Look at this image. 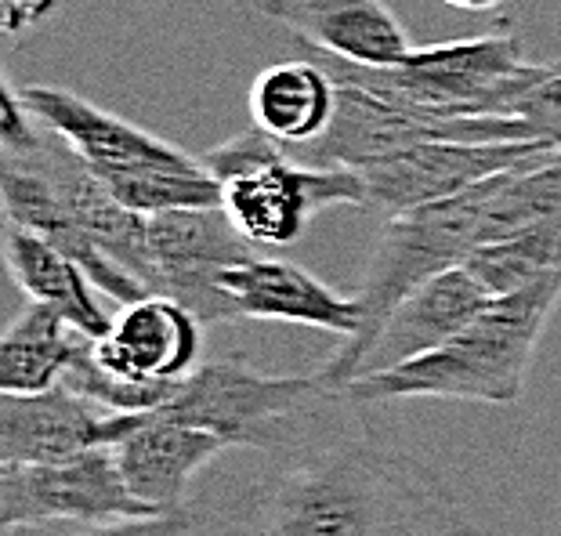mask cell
Wrapping results in <instances>:
<instances>
[{
	"label": "cell",
	"instance_id": "obj_1",
	"mask_svg": "<svg viewBox=\"0 0 561 536\" xmlns=\"http://www.w3.org/2000/svg\"><path fill=\"white\" fill-rule=\"evenodd\" d=\"M218 536H479L421 464L366 438L308 446Z\"/></svg>",
	"mask_w": 561,
	"mask_h": 536
},
{
	"label": "cell",
	"instance_id": "obj_2",
	"mask_svg": "<svg viewBox=\"0 0 561 536\" xmlns=\"http://www.w3.org/2000/svg\"><path fill=\"white\" fill-rule=\"evenodd\" d=\"M558 301L561 276L493 297L485 312L442 349L388 374L359 377L344 391V399L359 407L391 399H463L485 407H515L525 396L536 344Z\"/></svg>",
	"mask_w": 561,
	"mask_h": 536
},
{
	"label": "cell",
	"instance_id": "obj_3",
	"mask_svg": "<svg viewBox=\"0 0 561 536\" xmlns=\"http://www.w3.org/2000/svg\"><path fill=\"white\" fill-rule=\"evenodd\" d=\"M19 94L33 121L69 141L124 207L146 218L167 210L221 207V182L203 157L171 146L69 88L26 83Z\"/></svg>",
	"mask_w": 561,
	"mask_h": 536
},
{
	"label": "cell",
	"instance_id": "obj_4",
	"mask_svg": "<svg viewBox=\"0 0 561 536\" xmlns=\"http://www.w3.org/2000/svg\"><path fill=\"white\" fill-rule=\"evenodd\" d=\"M507 174V171H504ZM500 178V174H496ZM468 189L460 196L438 199V204L413 207L385 221L374 254L366 261V276L355 290V301L363 308V327L352 341H341V349L330 355L327 366H319V380L333 396H344L359 374V363L385 327V319L427 280L442 276L449 269L468 265V258L485 247V214L493 182Z\"/></svg>",
	"mask_w": 561,
	"mask_h": 536
},
{
	"label": "cell",
	"instance_id": "obj_5",
	"mask_svg": "<svg viewBox=\"0 0 561 536\" xmlns=\"http://www.w3.org/2000/svg\"><path fill=\"white\" fill-rule=\"evenodd\" d=\"M203 163L221 182L225 214L254 250L297 243L316 210H366V182L359 171L297 160L283 141L257 127L218 141L203 152Z\"/></svg>",
	"mask_w": 561,
	"mask_h": 536
},
{
	"label": "cell",
	"instance_id": "obj_6",
	"mask_svg": "<svg viewBox=\"0 0 561 536\" xmlns=\"http://www.w3.org/2000/svg\"><path fill=\"white\" fill-rule=\"evenodd\" d=\"M337 83H355L391 105L432 116H489L500 88L525 66L518 33L489 30L432 47H413L396 66H359L333 58L319 47L297 44Z\"/></svg>",
	"mask_w": 561,
	"mask_h": 536
},
{
	"label": "cell",
	"instance_id": "obj_7",
	"mask_svg": "<svg viewBox=\"0 0 561 536\" xmlns=\"http://www.w3.org/2000/svg\"><path fill=\"white\" fill-rule=\"evenodd\" d=\"M330 396L319 374L272 377L257 374L243 355H232L203 363L157 410L218 435L229 449H290L312 424L319 402Z\"/></svg>",
	"mask_w": 561,
	"mask_h": 536
},
{
	"label": "cell",
	"instance_id": "obj_8",
	"mask_svg": "<svg viewBox=\"0 0 561 536\" xmlns=\"http://www.w3.org/2000/svg\"><path fill=\"white\" fill-rule=\"evenodd\" d=\"M157 515L130 493L116 449L51 464H0V529L4 536L37 526H94V522Z\"/></svg>",
	"mask_w": 561,
	"mask_h": 536
},
{
	"label": "cell",
	"instance_id": "obj_9",
	"mask_svg": "<svg viewBox=\"0 0 561 536\" xmlns=\"http://www.w3.org/2000/svg\"><path fill=\"white\" fill-rule=\"evenodd\" d=\"M152 250V294L174 297L203 327L229 323L232 305L221 290V272L254 258L257 250L243 240L225 207L167 210L149 218Z\"/></svg>",
	"mask_w": 561,
	"mask_h": 536
},
{
	"label": "cell",
	"instance_id": "obj_10",
	"mask_svg": "<svg viewBox=\"0 0 561 536\" xmlns=\"http://www.w3.org/2000/svg\"><path fill=\"white\" fill-rule=\"evenodd\" d=\"M554 146L543 141H424L359 167L366 182V210L396 218L413 207L460 196L489 178L515 171Z\"/></svg>",
	"mask_w": 561,
	"mask_h": 536
},
{
	"label": "cell",
	"instance_id": "obj_11",
	"mask_svg": "<svg viewBox=\"0 0 561 536\" xmlns=\"http://www.w3.org/2000/svg\"><path fill=\"white\" fill-rule=\"evenodd\" d=\"M141 413H116L62 385L4 396L0 391V464H51L88 449H116Z\"/></svg>",
	"mask_w": 561,
	"mask_h": 536
},
{
	"label": "cell",
	"instance_id": "obj_12",
	"mask_svg": "<svg viewBox=\"0 0 561 536\" xmlns=\"http://www.w3.org/2000/svg\"><path fill=\"white\" fill-rule=\"evenodd\" d=\"M94 360L127 385L174 396V388L203 366V323L174 297L149 294L121 305L113 327L94 338Z\"/></svg>",
	"mask_w": 561,
	"mask_h": 536
},
{
	"label": "cell",
	"instance_id": "obj_13",
	"mask_svg": "<svg viewBox=\"0 0 561 536\" xmlns=\"http://www.w3.org/2000/svg\"><path fill=\"white\" fill-rule=\"evenodd\" d=\"M218 283L229 297L236 319L316 327L337 333L344 341H352L363 327V308L355 301V294H337L294 261L254 254L240 265L225 269Z\"/></svg>",
	"mask_w": 561,
	"mask_h": 536
},
{
	"label": "cell",
	"instance_id": "obj_14",
	"mask_svg": "<svg viewBox=\"0 0 561 536\" xmlns=\"http://www.w3.org/2000/svg\"><path fill=\"white\" fill-rule=\"evenodd\" d=\"M489 301H493V294H489L463 265L427 280L424 287H416L396 312L385 319V327L369 341L355 380L388 374V370H396V366H405L427 352L442 349V344L457 338L463 327L474 323L489 308Z\"/></svg>",
	"mask_w": 561,
	"mask_h": 536
},
{
	"label": "cell",
	"instance_id": "obj_15",
	"mask_svg": "<svg viewBox=\"0 0 561 536\" xmlns=\"http://www.w3.org/2000/svg\"><path fill=\"white\" fill-rule=\"evenodd\" d=\"M261 15L344 62L396 66L413 52L388 0H261Z\"/></svg>",
	"mask_w": 561,
	"mask_h": 536
},
{
	"label": "cell",
	"instance_id": "obj_16",
	"mask_svg": "<svg viewBox=\"0 0 561 536\" xmlns=\"http://www.w3.org/2000/svg\"><path fill=\"white\" fill-rule=\"evenodd\" d=\"M225 449L229 446L218 435L149 410L116 446V460H121L130 493L149 511L163 515V511H185L188 482Z\"/></svg>",
	"mask_w": 561,
	"mask_h": 536
},
{
	"label": "cell",
	"instance_id": "obj_17",
	"mask_svg": "<svg viewBox=\"0 0 561 536\" xmlns=\"http://www.w3.org/2000/svg\"><path fill=\"white\" fill-rule=\"evenodd\" d=\"M0 199H4V221H15L22 229L37 232L41 240L69 254L105 297H113V301H121V305L149 297V290L141 287L135 276H127V272L69 218V210L58 204L51 185H47L37 171H30V167H22L15 160L0 163Z\"/></svg>",
	"mask_w": 561,
	"mask_h": 536
},
{
	"label": "cell",
	"instance_id": "obj_18",
	"mask_svg": "<svg viewBox=\"0 0 561 536\" xmlns=\"http://www.w3.org/2000/svg\"><path fill=\"white\" fill-rule=\"evenodd\" d=\"M4 265L8 276L26 294V301L47 305L69 327L88 333V338H102L113 327L102 301L94 297L102 290L94 287L88 272L58 247H51L37 232L22 229L15 221H4Z\"/></svg>",
	"mask_w": 561,
	"mask_h": 536
},
{
	"label": "cell",
	"instance_id": "obj_19",
	"mask_svg": "<svg viewBox=\"0 0 561 536\" xmlns=\"http://www.w3.org/2000/svg\"><path fill=\"white\" fill-rule=\"evenodd\" d=\"M337 113V80L312 58L268 66L250 88V121L286 149L319 141Z\"/></svg>",
	"mask_w": 561,
	"mask_h": 536
},
{
	"label": "cell",
	"instance_id": "obj_20",
	"mask_svg": "<svg viewBox=\"0 0 561 536\" xmlns=\"http://www.w3.org/2000/svg\"><path fill=\"white\" fill-rule=\"evenodd\" d=\"M88 333L69 327L47 305L26 301L0 338V391L4 396H33L62 385V377L80 352Z\"/></svg>",
	"mask_w": 561,
	"mask_h": 536
},
{
	"label": "cell",
	"instance_id": "obj_21",
	"mask_svg": "<svg viewBox=\"0 0 561 536\" xmlns=\"http://www.w3.org/2000/svg\"><path fill=\"white\" fill-rule=\"evenodd\" d=\"M463 269L493 297L561 276V214L533 221L525 229L504 236V240L479 247Z\"/></svg>",
	"mask_w": 561,
	"mask_h": 536
},
{
	"label": "cell",
	"instance_id": "obj_22",
	"mask_svg": "<svg viewBox=\"0 0 561 536\" xmlns=\"http://www.w3.org/2000/svg\"><path fill=\"white\" fill-rule=\"evenodd\" d=\"M561 214V149L543 152L493 182L485 214V243Z\"/></svg>",
	"mask_w": 561,
	"mask_h": 536
},
{
	"label": "cell",
	"instance_id": "obj_23",
	"mask_svg": "<svg viewBox=\"0 0 561 536\" xmlns=\"http://www.w3.org/2000/svg\"><path fill=\"white\" fill-rule=\"evenodd\" d=\"M489 116H511L529 124L536 141L561 149V58L525 62L489 105Z\"/></svg>",
	"mask_w": 561,
	"mask_h": 536
},
{
	"label": "cell",
	"instance_id": "obj_24",
	"mask_svg": "<svg viewBox=\"0 0 561 536\" xmlns=\"http://www.w3.org/2000/svg\"><path fill=\"white\" fill-rule=\"evenodd\" d=\"M193 515L185 511H163V515H138L116 522H94V526H77L69 536H193Z\"/></svg>",
	"mask_w": 561,
	"mask_h": 536
},
{
	"label": "cell",
	"instance_id": "obj_25",
	"mask_svg": "<svg viewBox=\"0 0 561 536\" xmlns=\"http://www.w3.org/2000/svg\"><path fill=\"white\" fill-rule=\"evenodd\" d=\"M55 8L58 0H0V22L8 37H22L26 30L41 26Z\"/></svg>",
	"mask_w": 561,
	"mask_h": 536
},
{
	"label": "cell",
	"instance_id": "obj_26",
	"mask_svg": "<svg viewBox=\"0 0 561 536\" xmlns=\"http://www.w3.org/2000/svg\"><path fill=\"white\" fill-rule=\"evenodd\" d=\"M446 8H460V11H471V15H485V11H496L504 0H438Z\"/></svg>",
	"mask_w": 561,
	"mask_h": 536
}]
</instances>
